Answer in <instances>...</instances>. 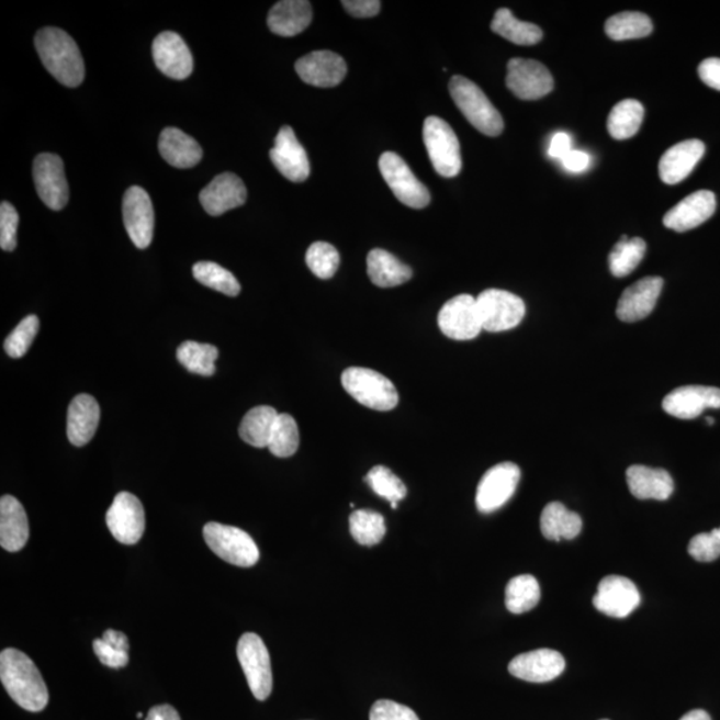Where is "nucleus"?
I'll return each mask as SVG.
<instances>
[{"label": "nucleus", "instance_id": "obj_1", "mask_svg": "<svg viewBox=\"0 0 720 720\" xmlns=\"http://www.w3.org/2000/svg\"><path fill=\"white\" fill-rule=\"evenodd\" d=\"M0 680L12 700L22 709L40 712L46 709L49 695L45 679L26 654L5 649L0 654Z\"/></svg>", "mask_w": 720, "mask_h": 720}, {"label": "nucleus", "instance_id": "obj_2", "mask_svg": "<svg viewBox=\"0 0 720 720\" xmlns=\"http://www.w3.org/2000/svg\"><path fill=\"white\" fill-rule=\"evenodd\" d=\"M35 47L47 71L67 87H78L85 79V64L79 47L66 31L42 29L35 36Z\"/></svg>", "mask_w": 720, "mask_h": 720}, {"label": "nucleus", "instance_id": "obj_3", "mask_svg": "<svg viewBox=\"0 0 720 720\" xmlns=\"http://www.w3.org/2000/svg\"><path fill=\"white\" fill-rule=\"evenodd\" d=\"M449 87L452 101L477 132L487 136L503 133V117L480 87L461 76L452 77Z\"/></svg>", "mask_w": 720, "mask_h": 720}, {"label": "nucleus", "instance_id": "obj_4", "mask_svg": "<svg viewBox=\"0 0 720 720\" xmlns=\"http://www.w3.org/2000/svg\"><path fill=\"white\" fill-rule=\"evenodd\" d=\"M346 393L365 407L390 412L398 406L400 395L394 383L371 369L350 368L341 374Z\"/></svg>", "mask_w": 720, "mask_h": 720}, {"label": "nucleus", "instance_id": "obj_5", "mask_svg": "<svg viewBox=\"0 0 720 720\" xmlns=\"http://www.w3.org/2000/svg\"><path fill=\"white\" fill-rule=\"evenodd\" d=\"M203 537L216 556L234 566L252 567L259 561L257 543L238 527L210 521L204 526Z\"/></svg>", "mask_w": 720, "mask_h": 720}, {"label": "nucleus", "instance_id": "obj_6", "mask_svg": "<svg viewBox=\"0 0 720 720\" xmlns=\"http://www.w3.org/2000/svg\"><path fill=\"white\" fill-rule=\"evenodd\" d=\"M424 140L434 169L440 177L454 178L462 170L461 146L450 124L438 116H428Z\"/></svg>", "mask_w": 720, "mask_h": 720}, {"label": "nucleus", "instance_id": "obj_7", "mask_svg": "<svg viewBox=\"0 0 720 720\" xmlns=\"http://www.w3.org/2000/svg\"><path fill=\"white\" fill-rule=\"evenodd\" d=\"M483 330L502 333L511 330L524 320L526 304L521 297L505 290L490 289L476 297Z\"/></svg>", "mask_w": 720, "mask_h": 720}, {"label": "nucleus", "instance_id": "obj_8", "mask_svg": "<svg viewBox=\"0 0 720 720\" xmlns=\"http://www.w3.org/2000/svg\"><path fill=\"white\" fill-rule=\"evenodd\" d=\"M238 660L248 687L258 700H266L272 691V668L269 650L259 635L246 632L237 648Z\"/></svg>", "mask_w": 720, "mask_h": 720}, {"label": "nucleus", "instance_id": "obj_9", "mask_svg": "<svg viewBox=\"0 0 720 720\" xmlns=\"http://www.w3.org/2000/svg\"><path fill=\"white\" fill-rule=\"evenodd\" d=\"M380 170L398 201L412 209H425L431 201L426 185L414 176L412 169L398 154L384 153L380 159Z\"/></svg>", "mask_w": 720, "mask_h": 720}, {"label": "nucleus", "instance_id": "obj_10", "mask_svg": "<svg viewBox=\"0 0 720 720\" xmlns=\"http://www.w3.org/2000/svg\"><path fill=\"white\" fill-rule=\"evenodd\" d=\"M520 469L517 464L505 462L494 465L483 475L476 490V507L483 514L494 513L505 506L517 492Z\"/></svg>", "mask_w": 720, "mask_h": 720}, {"label": "nucleus", "instance_id": "obj_11", "mask_svg": "<svg viewBox=\"0 0 720 720\" xmlns=\"http://www.w3.org/2000/svg\"><path fill=\"white\" fill-rule=\"evenodd\" d=\"M508 90L524 101H537L554 89L549 68L533 59L514 58L507 65Z\"/></svg>", "mask_w": 720, "mask_h": 720}, {"label": "nucleus", "instance_id": "obj_12", "mask_svg": "<svg viewBox=\"0 0 720 720\" xmlns=\"http://www.w3.org/2000/svg\"><path fill=\"white\" fill-rule=\"evenodd\" d=\"M105 524L117 542L138 543L146 530L145 508L135 495L120 493L105 514Z\"/></svg>", "mask_w": 720, "mask_h": 720}, {"label": "nucleus", "instance_id": "obj_13", "mask_svg": "<svg viewBox=\"0 0 720 720\" xmlns=\"http://www.w3.org/2000/svg\"><path fill=\"white\" fill-rule=\"evenodd\" d=\"M438 325L447 338L471 340L483 330L476 297L458 295L447 302L438 315Z\"/></svg>", "mask_w": 720, "mask_h": 720}, {"label": "nucleus", "instance_id": "obj_14", "mask_svg": "<svg viewBox=\"0 0 720 720\" xmlns=\"http://www.w3.org/2000/svg\"><path fill=\"white\" fill-rule=\"evenodd\" d=\"M34 182L36 192L48 209L60 211L66 207L70 191L64 160L58 155L43 153L35 158Z\"/></svg>", "mask_w": 720, "mask_h": 720}, {"label": "nucleus", "instance_id": "obj_15", "mask_svg": "<svg viewBox=\"0 0 720 720\" xmlns=\"http://www.w3.org/2000/svg\"><path fill=\"white\" fill-rule=\"evenodd\" d=\"M122 211L130 239L145 250L154 237L155 215L150 195L139 185H133L124 194Z\"/></svg>", "mask_w": 720, "mask_h": 720}, {"label": "nucleus", "instance_id": "obj_16", "mask_svg": "<svg viewBox=\"0 0 720 720\" xmlns=\"http://www.w3.org/2000/svg\"><path fill=\"white\" fill-rule=\"evenodd\" d=\"M593 601L595 608L606 616L626 618L641 605V594L634 582L625 576L610 575L600 581Z\"/></svg>", "mask_w": 720, "mask_h": 720}, {"label": "nucleus", "instance_id": "obj_17", "mask_svg": "<svg viewBox=\"0 0 720 720\" xmlns=\"http://www.w3.org/2000/svg\"><path fill=\"white\" fill-rule=\"evenodd\" d=\"M153 57L159 70L171 79L183 80L194 70L190 48L171 31H166L154 40Z\"/></svg>", "mask_w": 720, "mask_h": 720}, {"label": "nucleus", "instance_id": "obj_18", "mask_svg": "<svg viewBox=\"0 0 720 720\" xmlns=\"http://www.w3.org/2000/svg\"><path fill=\"white\" fill-rule=\"evenodd\" d=\"M566 661L561 653L550 649H539L518 655L508 664V672L515 678L532 682H551L562 675Z\"/></svg>", "mask_w": 720, "mask_h": 720}, {"label": "nucleus", "instance_id": "obj_19", "mask_svg": "<svg viewBox=\"0 0 720 720\" xmlns=\"http://www.w3.org/2000/svg\"><path fill=\"white\" fill-rule=\"evenodd\" d=\"M270 158L278 171L291 182L301 183L310 177L307 153L297 140L294 130L289 126L278 133Z\"/></svg>", "mask_w": 720, "mask_h": 720}, {"label": "nucleus", "instance_id": "obj_20", "mask_svg": "<svg viewBox=\"0 0 720 720\" xmlns=\"http://www.w3.org/2000/svg\"><path fill=\"white\" fill-rule=\"evenodd\" d=\"M717 210V198L709 190L694 192L668 211L663 225L676 233L697 228L709 221Z\"/></svg>", "mask_w": 720, "mask_h": 720}, {"label": "nucleus", "instance_id": "obj_21", "mask_svg": "<svg viewBox=\"0 0 720 720\" xmlns=\"http://www.w3.org/2000/svg\"><path fill=\"white\" fill-rule=\"evenodd\" d=\"M663 283L661 277H648L626 289L618 302V318L627 323L648 318L660 300Z\"/></svg>", "mask_w": 720, "mask_h": 720}, {"label": "nucleus", "instance_id": "obj_22", "mask_svg": "<svg viewBox=\"0 0 720 720\" xmlns=\"http://www.w3.org/2000/svg\"><path fill=\"white\" fill-rule=\"evenodd\" d=\"M664 412L678 419L698 418L706 408H720V389L685 386L670 393L663 400Z\"/></svg>", "mask_w": 720, "mask_h": 720}, {"label": "nucleus", "instance_id": "obj_23", "mask_svg": "<svg viewBox=\"0 0 720 720\" xmlns=\"http://www.w3.org/2000/svg\"><path fill=\"white\" fill-rule=\"evenodd\" d=\"M246 200L247 190L244 180L232 172L215 177L200 195L204 211L213 216H220L229 210L244 206Z\"/></svg>", "mask_w": 720, "mask_h": 720}, {"label": "nucleus", "instance_id": "obj_24", "mask_svg": "<svg viewBox=\"0 0 720 720\" xmlns=\"http://www.w3.org/2000/svg\"><path fill=\"white\" fill-rule=\"evenodd\" d=\"M295 70L304 83L328 89L341 83L347 74V66L338 54L314 52L297 60Z\"/></svg>", "mask_w": 720, "mask_h": 720}, {"label": "nucleus", "instance_id": "obj_25", "mask_svg": "<svg viewBox=\"0 0 720 720\" xmlns=\"http://www.w3.org/2000/svg\"><path fill=\"white\" fill-rule=\"evenodd\" d=\"M706 151L705 143L690 139L668 148L660 160V176L666 184H678L685 180Z\"/></svg>", "mask_w": 720, "mask_h": 720}, {"label": "nucleus", "instance_id": "obj_26", "mask_svg": "<svg viewBox=\"0 0 720 720\" xmlns=\"http://www.w3.org/2000/svg\"><path fill=\"white\" fill-rule=\"evenodd\" d=\"M101 419V408L94 396L80 394L72 400L67 414V438L74 446L82 447L94 438Z\"/></svg>", "mask_w": 720, "mask_h": 720}, {"label": "nucleus", "instance_id": "obj_27", "mask_svg": "<svg viewBox=\"0 0 720 720\" xmlns=\"http://www.w3.org/2000/svg\"><path fill=\"white\" fill-rule=\"evenodd\" d=\"M30 537L27 514L22 503L11 495L0 499V545L5 551H21Z\"/></svg>", "mask_w": 720, "mask_h": 720}, {"label": "nucleus", "instance_id": "obj_28", "mask_svg": "<svg viewBox=\"0 0 720 720\" xmlns=\"http://www.w3.org/2000/svg\"><path fill=\"white\" fill-rule=\"evenodd\" d=\"M627 484L638 499L667 500L674 493L672 475L663 469L635 464L626 471Z\"/></svg>", "mask_w": 720, "mask_h": 720}, {"label": "nucleus", "instance_id": "obj_29", "mask_svg": "<svg viewBox=\"0 0 720 720\" xmlns=\"http://www.w3.org/2000/svg\"><path fill=\"white\" fill-rule=\"evenodd\" d=\"M312 21L313 8L307 0H282L270 10L267 18L271 33L284 38L303 33Z\"/></svg>", "mask_w": 720, "mask_h": 720}, {"label": "nucleus", "instance_id": "obj_30", "mask_svg": "<svg viewBox=\"0 0 720 720\" xmlns=\"http://www.w3.org/2000/svg\"><path fill=\"white\" fill-rule=\"evenodd\" d=\"M159 153L167 164L177 169H191L203 157L202 147L182 130L167 127L159 136Z\"/></svg>", "mask_w": 720, "mask_h": 720}, {"label": "nucleus", "instance_id": "obj_31", "mask_svg": "<svg viewBox=\"0 0 720 720\" xmlns=\"http://www.w3.org/2000/svg\"><path fill=\"white\" fill-rule=\"evenodd\" d=\"M368 274L378 288H396L413 278V270L398 258L382 248H375L368 256Z\"/></svg>", "mask_w": 720, "mask_h": 720}, {"label": "nucleus", "instance_id": "obj_32", "mask_svg": "<svg viewBox=\"0 0 720 720\" xmlns=\"http://www.w3.org/2000/svg\"><path fill=\"white\" fill-rule=\"evenodd\" d=\"M583 521L578 514L567 510L560 502L549 503L540 515V530L544 538L560 542L580 536Z\"/></svg>", "mask_w": 720, "mask_h": 720}, {"label": "nucleus", "instance_id": "obj_33", "mask_svg": "<svg viewBox=\"0 0 720 720\" xmlns=\"http://www.w3.org/2000/svg\"><path fill=\"white\" fill-rule=\"evenodd\" d=\"M492 30L502 38L519 46L537 45L543 38V31L537 24L518 21L508 9L495 12Z\"/></svg>", "mask_w": 720, "mask_h": 720}, {"label": "nucleus", "instance_id": "obj_34", "mask_svg": "<svg viewBox=\"0 0 720 720\" xmlns=\"http://www.w3.org/2000/svg\"><path fill=\"white\" fill-rule=\"evenodd\" d=\"M279 413L270 406H258L250 409L241 419L239 436L247 445L263 449L269 446L272 428Z\"/></svg>", "mask_w": 720, "mask_h": 720}, {"label": "nucleus", "instance_id": "obj_35", "mask_svg": "<svg viewBox=\"0 0 720 720\" xmlns=\"http://www.w3.org/2000/svg\"><path fill=\"white\" fill-rule=\"evenodd\" d=\"M643 117V104L635 101V99H625V101L614 105L610 115H608V133L614 139H630L641 128Z\"/></svg>", "mask_w": 720, "mask_h": 720}, {"label": "nucleus", "instance_id": "obj_36", "mask_svg": "<svg viewBox=\"0 0 720 720\" xmlns=\"http://www.w3.org/2000/svg\"><path fill=\"white\" fill-rule=\"evenodd\" d=\"M654 26L650 18L642 12H620L606 22L605 31L612 41H631L644 38L653 33Z\"/></svg>", "mask_w": 720, "mask_h": 720}, {"label": "nucleus", "instance_id": "obj_37", "mask_svg": "<svg viewBox=\"0 0 720 720\" xmlns=\"http://www.w3.org/2000/svg\"><path fill=\"white\" fill-rule=\"evenodd\" d=\"M218 357L220 351L215 346L198 344L194 340L184 341L177 351L179 363L192 374L202 376L215 374V362Z\"/></svg>", "mask_w": 720, "mask_h": 720}, {"label": "nucleus", "instance_id": "obj_38", "mask_svg": "<svg viewBox=\"0 0 720 720\" xmlns=\"http://www.w3.org/2000/svg\"><path fill=\"white\" fill-rule=\"evenodd\" d=\"M645 250V241L641 238H622L614 246L610 257H608V267L611 274L617 278H623L631 274L632 271L641 265Z\"/></svg>", "mask_w": 720, "mask_h": 720}, {"label": "nucleus", "instance_id": "obj_39", "mask_svg": "<svg viewBox=\"0 0 720 720\" xmlns=\"http://www.w3.org/2000/svg\"><path fill=\"white\" fill-rule=\"evenodd\" d=\"M540 600L539 583L532 575L515 576L506 587V607L513 614H525Z\"/></svg>", "mask_w": 720, "mask_h": 720}, {"label": "nucleus", "instance_id": "obj_40", "mask_svg": "<svg viewBox=\"0 0 720 720\" xmlns=\"http://www.w3.org/2000/svg\"><path fill=\"white\" fill-rule=\"evenodd\" d=\"M192 274L201 284L227 296H237L240 293L238 279L218 263L198 262L192 267Z\"/></svg>", "mask_w": 720, "mask_h": 720}, {"label": "nucleus", "instance_id": "obj_41", "mask_svg": "<svg viewBox=\"0 0 720 720\" xmlns=\"http://www.w3.org/2000/svg\"><path fill=\"white\" fill-rule=\"evenodd\" d=\"M297 447H300V430L295 419L289 414H279L267 449L278 458H290L295 454Z\"/></svg>", "mask_w": 720, "mask_h": 720}, {"label": "nucleus", "instance_id": "obj_42", "mask_svg": "<svg viewBox=\"0 0 720 720\" xmlns=\"http://www.w3.org/2000/svg\"><path fill=\"white\" fill-rule=\"evenodd\" d=\"M350 531L359 544L375 545L384 538L386 525L380 513L357 510L350 517Z\"/></svg>", "mask_w": 720, "mask_h": 720}, {"label": "nucleus", "instance_id": "obj_43", "mask_svg": "<svg viewBox=\"0 0 720 720\" xmlns=\"http://www.w3.org/2000/svg\"><path fill=\"white\" fill-rule=\"evenodd\" d=\"M365 482L369 483L372 492L390 503H400L406 498L407 488L405 483L384 465H375L374 469L370 470V473L365 476Z\"/></svg>", "mask_w": 720, "mask_h": 720}, {"label": "nucleus", "instance_id": "obj_44", "mask_svg": "<svg viewBox=\"0 0 720 720\" xmlns=\"http://www.w3.org/2000/svg\"><path fill=\"white\" fill-rule=\"evenodd\" d=\"M306 263L315 277L330 279L339 269V252L327 241H315L308 248Z\"/></svg>", "mask_w": 720, "mask_h": 720}, {"label": "nucleus", "instance_id": "obj_45", "mask_svg": "<svg viewBox=\"0 0 720 720\" xmlns=\"http://www.w3.org/2000/svg\"><path fill=\"white\" fill-rule=\"evenodd\" d=\"M40 331L38 316L29 315L15 327L4 341V350L11 358L20 359L33 345L36 334Z\"/></svg>", "mask_w": 720, "mask_h": 720}, {"label": "nucleus", "instance_id": "obj_46", "mask_svg": "<svg viewBox=\"0 0 720 720\" xmlns=\"http://www.w3.org/2000/svg\"><path fill=\"white\" fill-rule=\"evenodd\" d=\"M688 554L698 562H712L720 556V527L711 532L695 536L688 544Z\"/></svg>", "mask_w": 720, "mask_h": 720}, {"label": "nucleus", "instance_id": "obj_47", "mask_svg": "<svg viewBox=\"0 0 720 720\" xmlns=\"http://www.w3.org/2000/svg\"><path fill=\"white\" fill-rule=\"evenodd\" d=\"M20 215L9 202L0 204V247L3 251H14L18 245L16 234Z\"/></svg>", "mask_w": 720, "mask_h": 720}, {"label": "nucleus", "instance_id": "obj_48", "mask_svg": "<svg viewBox=\"0 0 720 720\" xmlns=\"http://www.w3.org/2000/svg\"><path fill=\"white\" fill-rule=\"evenodd\" d=\"M370 720H420L407 706L393 700H378L370 711Z\"/></svg>", "mask_w": 720, "mask_h": 720}, {"label": "nucleus", "instance_id": "obj_49", "mask_svg": "<svg viewBox=\"0 0 720 720\" xmlns=\"http://www.w3.org/2000/svg\"><path fill=\"white\" fill-rule=\"evenodd\" d=\"M92 645H94V653L98 656V660L101 661L104 666L110 668H123L127 666V651L117 650L108 642H104L103 639H95L94 644Z\"/></svg>", "mask_w": 720, "mask_h": 720}, {"label": "nucleus", "instance_id": "obj_50", "mask_svg": "<svg viewBox=\"0 0 720 720\" xmlns=\"http://www.w3.org/2000/svg\"><path fill=\"white\" fill-rule=\"evenodd\" d=\"M349 14L356 18H372L380 14L382 3L378 0H344L341 2Z\"/></svg>", "mask_w": 720, "mask_h": 720}, {"label": "nucleus", "instance_id": "obj_51", "mask_svg": "<svg viewBox=\"0 0 720 720\" xmlns=\"http://www.w3.org/2000/svg\"><path fill=\"white\" fill-rule=\"evenodd\" d=\"M701 82L720 91V59L709 58L701 61L698 68Z\"/></svg>", "mask_w": 720, "mask_h": 720}, {"label": "nucleus", "instance_id": "obj_52", "mask_svg": "<svg viewBox=\"0 0 720 720\" xmlns=\"http://www.w3.org/2000/svg\"><path fill=\"white\" fill-rule=\"evenodd\" d=\"M573 140L567 133H556L552 136L549 147V155L551 158L563 159L573 150Z\"/></svg>", "mask_w": 720, "mask_h": 720}, {"label": "nucleus", "instance_id": "obj_53", "mask_svg": "<svg viewBox=\"0 0 720 720\" xmlns=\"http://www.w3.org/2000/svg\"><path fill=\"white\" fill-rule=\"evenodd\" d=\"M564 169L571 172H583L588 169L589 157L588 154L581 150H571L566 157L562 159Z\"/></svg>", "mask_w": 720, "mask_h": 720}, {"label": "nucleus", "instance_id": "obj_54", "mask_svg": "<svg viewBox=\"0 0 720 720\" xmlns=\"http://www.w3.org/2000/svg\"><path fill=\"white\" fill-rule=\"evenodd\" d=\"M146 720H180V717L172 706L160 705L148 711Z\"/></svg>", "mask_w": 720, "mask_h": 720}, {"label": "nucleus", "instance_id": "obj_55", "mask_svg": "<svg viewBox=\"0 0 720 720\" xmlns=\"http://www.w3.org/2000/svg\"><path fill=\"white\" fill-rule=\"evenodd\" d=\"M102 639L104 642H108L110 645H113V648L122 651H127L128 653L130 650L128 638L126 637V634H123V632L110 629L104 632Z\"/></svg>", "mask_w": 720, "mask_h": 720}, {"label": "nucleus", "instance_id": "obj_56", "mask_svg": "<svg viewBox=\"0 0 720 720\" xmlns=\"http://www.w3.org/2000/svg\"><path fill=\"white\" fill-rule=\"evenodd\" d=\"M680 720H711L709 713L704 710H693L683 716Z\"/></svg>", "mask_w": 720, "mask_h": 720}, {"label": "nucleus", "instance_id": "obj_57", "mask_svg": "<svg viewBox=\"0 0 720 720\" xmlns=\"http://www.w3.org/2000/svg\"><path fill=\"white\" fill-rule=\"evenodd\" d=\"M706 420H707V424H709L710 426H712V425H713V421H716V420H713L712 418H707Z\"/></svg>", "mask_w": 720, "mask_h": 720}, {"label": "nucleus", "instance_id": "obj_58", "mask_svg": "<svg viewBox=\"0 0 720 720\" xmlns=\"http://www.w3.org/2000/svg\"><path fill=\"white\" fill-rule=\"evenodd\" d=\"M136 718L142 719V718H143V713H142V712L136 713Z\"/></svg>", "mask_w": 720, "mask_h": 720}, {"label": "nucleus", "instance_id": "obj_59", "mask_svg": "<svg viewBox=\"0 0 720 720\" xmlns=\"http://www.w3.org/2000/svg\"><path fill=\"white\" fill-rule=\"evenodd\" d=\"M604 720H607V719H604Z\"/></svg>", "mask_w": 720, "mask_h": 720}]
</instances>
